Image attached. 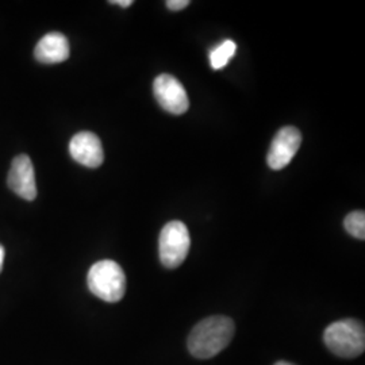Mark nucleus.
Here are the masks:
<instances>
[{
  "label": "nucleus",
  "instance_id": "obj_1",
  "mask_svg": "<svg viewBox=\"0 0 365 365\" xmlns=\"http://www.w3.org/2000/svg\"><path fill=\"white\" fill-rule=\"evenodd\" d=\"M235 331V322L229 317L205 318L192 329L187 341L188 349L196 359H211L229 346Z\"/></svg>",
  "mask_w": 365,
  "mask_h": 365
},
{
  "label": "nucleus",
  "instance_id": "obj_2",
  "mask_svg": "<svg viewBox=\"0 0 365 365\" xmlns=\"http://www.w3.org/2000/svg\"><path fill=\"white\" fill-rule=\"evenodd\" d=\"M92 294L108 303H115L125 297L126 276L122 267L113 260L95 262L87 276Z\"/></svg>",
  "mask_w": 365,
  "mask_h": 365
},
{
  "label": "nucleus",
  "instance_id": "obj_3",
  "mask_svg": "<svg viewBox=\"0 0 365 365\" xmlns=\"http://www.w3.org/2000/svg\"><path fill=\"white\" fill-rule=\"evenodd\" d=\"M324 341L327 348L336 356L354 359L364 352V327L356 319L336 321L327 327Z\"/></svg>",
  "mask_w": 365,
  "mask_h": 365
},
{
  "label": "nucleus",
  "instance_id": "obj_4",
  "mask_svg": "<svg viewBox=\"0 0 365 365\" xmlns=\"http://www.w3.org/2000/svg\"><path fill=\"white\" fill-rule=\"evenodd\" d=\"M191 238L187 226L182 221L168 222L158 238L160 260L165 268L180 267L188 256Z\"/></svg>",
  "mask_w": 365,
  "mask_h": 365
},
{
  "label": "nucleus",
  "instance_id": "obj_5",
  "mask_svg": "<svg viewBox=\"0 0 365 365\" xmlns=\"http://www.w3.org/2000/svg\"><path fill=\"white\" fill-rule=\"evenodd\" d=\"M153 93L158 105L173 115H182L190 108V99L182 83L168 73L157 76Z\"/></svg>",
  "mask_w": 365,
  "mask_h": 365
},
{
  "label": "nucleus",
  "instance_id": "obj_6",
  "mask_svg": "<svg viewBox=\"0 0 365 365\" xmlns=\"http://www.w3.org/2000/svg\"><path fill=\"white\" fill-rule=\"evenodd\" d=\"M302 134L294 126H286L277 131L268 152V165L271 170L286 168L299 150Z\"/></svg>",
  "mask_w": 365,
  "mask_h": 365
},
{
  "label": "nucleus",
  "instance_id": "obj_7",
  "mask_svg": "<svg viewBox=\"0 0 365 365\" xmlns=\"http://www.w3.org/2000/svg\"><path fill=\"white\" fill-rule=\"evenodd\" d=\"M7 182L10 190L25 200L31 202L37 197L36 173L30 157L27 155H19L14 158Z\"/></svg>",
  "mask_w": 365,
  "mask_h": 365
},
{
  "label": "nucleus",
  "instance_id": "obj_8",
  "mask_svg": "<svg viewBox=\"0 0 365 365\" xmlns=\"http://www.w3.org/2000/svg\"><path fill=\"white\" fill-rule=\"evenodd\" d=\"M69 153L75 161L87 168H98L105 160L102 143L91 131H81L73 135L69 143Z\"/></svg>",
  "mask_w": 365,
  "mask_h": 365
},
{
  "label": "nucleus",
  "instance_id": "obj_9",
  "mask_svg": "<svg viewBox=\"0 0 365 365\" xmlns=\"http://www.w3.org/2000/svg\"><path fill=\"white\" fill-rule=\"evenodd\" d=\"M71 54L69 42L64 34L53 31L39 39L34 56L42 64H58L68 60Z\"/></svg>",
  "mask_w": 365,
  "mask_h": 365
},
{
  "label": "nucleus",
  "instance_id": "obj_10",
  "mask_svg": "<svg viewBox=\"0 0 365 365\" xmlns=\"http://www.w3.org/2000/svg\"><path fill=\"white\" fill-rule=\"evenodd\" d=\"M235 51H237V45H235V41H232V39L223 41L221 45L215 46L210 52L211 68L215 69V71H220L222 68H225L229 64L232 57L235 56Z\"/></svg>",
  "mask_w": 365,
  "mask_h": 365
},
{
  "label": "nucleus",
  "instance_id": "obj_11",
  "mask_svg": "<svg viewBox=\"0 0 365 365\" xmlns=\"http://www.w3.org/2000/svg\"><path fill=\"white\" fill-rule=\"evenodd\" d=\"M345 230L357 240H365L364 211H353L345 217Z\"/></svg>",
  "mask_w": 365,
  "mask_h": 365
},
{
  "label": "nucleus",
  "instance_id": "obj_12",
  "mask_svg": "<svg viewBox=\"0 0 365 365\" xmlns=\"http://www.w3.org/2000/svg\"><path fill=\"white\" fill-rule=\"evenodd\" d=\"M165 4L172 11H180L187 6H190V0H168Z\"/></svg>",
  "mask_w": 365,
  "mask_h": 365
},
{
  "label": "nucleus",
  "instance_id": "obj_13",
  "mask_svg": "<svg viewBox=\"0 0 365 365\" xmlns=\"http://www.w3.org/2000/svg\"><path fill=\"white\" fill-rule=\"evenodd\" d=\"M110 3L111 4H118V6L123 7V9H126V7H130L131 4H133V0H111Z\"/></svg>",
  "mask_w": 365,
  "mask_h": 365
},
{
  "label": "nucleus",
  "instance_id": "obj_14",
  "mask_svg": "<svg viewBox=\"0 0 365 365\" xmlns=\"http://www.w3.org/2000/svg\"><path fill=\"white\" fill-rule=\"evenodd\" d=\"M4 255H6V252H4V248H3V245L0 244V272L3 271V262H4Z\"/></svg>",
  "mask_w": 365,
  "mask_h": 365
},
{
  "label": "nucleus",
  "instance_id": "obj_15",
  "mask_svg": "<svg viewBox=\"0 0 365 365\" xmlns=\"http://www.w3.org/2000/svg\"><path fill=\"white\" fill-rule=\"evenodd\" d=\"M274 365H294L291 364V363H288V361H277Z\"/></svg>",
  "mask_w": 365,
  "mask_h": 365
}]
</instances>
